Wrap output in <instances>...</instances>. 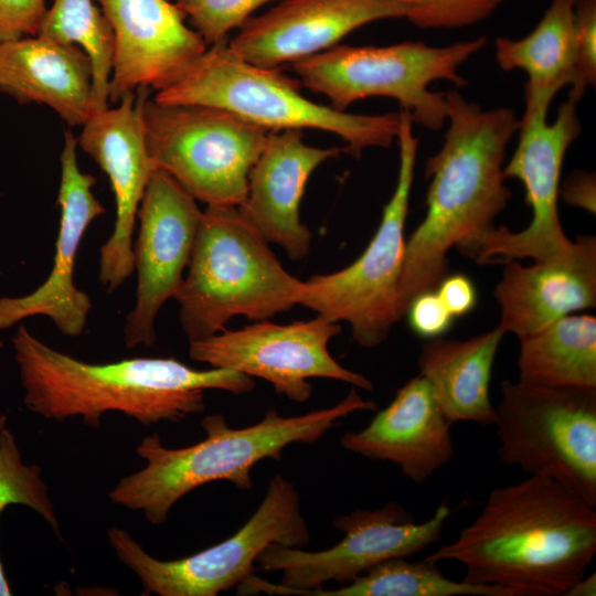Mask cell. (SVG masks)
I'll return each mask as SVG.
<instances>
[{"instance_id": "29", "label": "cell", "mask_w": 596, "mask_h": 596, "mask_svg": "<svg viewBox=\"0 0 596 596\" xmlns=\"http://www.w3.org/2000/svg\"><path fill=\"white\" fill-rule=\"evenodd\" d=\"M10 504H22L33 509L60 534L47 487L40 467L26 465L13 434L4 427L0 433V514ZM11 595L0 561V596Z\"/></svg>"}, {"instance_id": "16", "label": "cell", "mask_w": 596, "mask_h": 596, "mask_svg": "<svg viewBox=\"0 0 596 596\" xmlns=\"http://www.w3.org/2000/svg\"><path fill=\"white\" fill-rule=\"evenodd\" d=\"M151 89L125 95L117 107L94 113L82 126L77 145L106 173L115 198L111 234L99 249L98 279L108 292L134 273V232L146 185L156 170L149 156L141 107Z\"/></svg>"}, {"instance_id": "10", "label": "cell", "mask_w": 596, "mask_h": 596, "mask_svg": "<svg viewBox=\"0 0 596 596\" xmlns=\"http://www.w3.org/2000/svg\"><path fill=\"white\" fill-rule=\"evenodd\" d=\"M145 138L156 167L196 201L241 206L249 172L269 130L212 106L164 105L147 95L141 107Z\"/></svg>"}, {"instance_id": "26", "label": "cell", "mask_w": 596, "mask_h": 596, "mask_svg": "<svg viewBox=\"0 0 596 596\" xmlns=\"http://www.w3.org/2000/svg\"><path fill=\"white\" fill-rule=\"evenodd\" d=\"M519 381L596 389V318L564 316L520 338Z\"/></svg>"}, {"instance_id": "12", "label": "cell", "mask_w": 596, "mask_h": 596, "mask_svg": "<svg viewBox=\"0 0 596 596\" xmlns=\"http://www.w3.org/2000/svg\"><path fill=\"white\" fill-rule=\"evenodd\" d=\"M451 509L440 503L434 514L416 522L401 504L386 503L375 510H354L337 517L332 524L344 533L336 545L322 551L266 546L256 558L262 571L281 572L279 584L255 574L237 585V595H281L290 589L323 587L329 582L347 584L371 567L393 558H407L438 542Z\"/></svg>"}, {"instance_id": "1", "label": "cell", "mask_w": 596, "mask_h": 596, "mask_svg": "<svg viewBox=\"0 0 596 596\" xmlns=\"http://www.w3.org/2000/svg\"><path fill=\"white\" fill-rule=\"evenodd\" d=\"M596 553V509L549 478L529 476L492 489L457 538L424 561H455L462 581L497 585L511 596H560Z\"/></svg>"}, {"instance_id": "25", "label": "cell", "mask_w": 596, "mask_h": 596, "mask_svg": "<svg viewBox=\"0 0 596 596\" xmlns=\"http://www.w3.org/2000/svg\"><path fill=\"white\" fill-rule=\"evenodd\" d=\"M571 0H552L543 18L526 36H500L494 42V58L505 72L522 70L524 111L549 113L555 95L571 85L574 75V20Z\"/></svg>"}, {"instance_id": "23", "label": "cell", "mask_w": 596, "mask_h": 596, "mask_svg": "<svg viewBox=\"0 0 596 596\" xmlns=\"http://www.w3.org/2000/svg\"><path fill=\"white\" fill-rule=\"evenodd\" d=\"M0 91L52 108L68 126L93 115V74L78 45L38 34L0 42Z\"/></svg>"}, {"instance_id": "36", "label": "cell", "mask_w": 596, "mask_h": 596, "mask_svg": "<svg viewBox=\"0 0 596 596\" xmlns=\"http://www.w3.org/2000/svg\"><path fill=\"white\" fill-rule=\"evenodd\" d=\"M558 195L567 204L578 206L595 214L596 181L595 174L574 172L560 185Z\"/></svg>"}, {"instance_id": "13", "label": "cell", "mask_w": 596, "mask_h": 596, "mask_svg": "<svg viewBox=\"0 0 596 596\" xmlns=\"http://www.w3.org/2000/svg\"><path fill=\"white\" fill-rule=\"evenodd\" d=\"M547 114L523 113L517 148L503 168L505 178H515L524 185L531 222L520 232L501 226L480 237L462 253L477 264L546 260L572 244L562 228L557 201L563 161L582 126L576 104L568 99L560 105L553 123H547Z\"/></svg>"}, {"instance_id": "27", "label": "cell", "mask_w": 596, "mask_h": 596, "mask_svg": "<svg viewBox=\"0 0 596 596\" xmlns=\"http://www.w3.org/2000/svg\"><path fill=\"white\" fill-rule=\"evenodd\" d=\"M299 596H511L497 585H479L447 578L436 563L393 558L333 589H290Z\"/></svg>"}, {"instance_id": "34", "label": "cell", "mask_w": 596, "mask_h": 596, "mask_svg": "<svg viewBox=\"0 0 596 596\" xmlns=\"http://www.w3.org/2000/svg\"><path fill=\"white\" fill-rule=\"evenodd\" d=\"M405 316L413 332L429 340L446 333L455 319L435 290L417 295L408 305Z\"/></svg>"}, {"instance_id": "30", "label": "cell", "mask_w": 596, "mask_h": 596, "mask_svg": "<svg viewBox=\"0 0 596 596\" xmlns=\"http://www.w3.org/2000/svg\"><path fill=\"white\" fill-rule=\"evenodd\" d=\"M277 0H173L207 46L227 40L259 7Z\"/></svg>"}, {"instance_id": "24", "label": "cell", "mask_w": 596, "mask_h": 596, "mask_svg": "<svg viewBox=\"0 0 596 596\" xmlns=\"http://www.w3.org/2000/svg\"><path fill=\"white\" fill-rule=\"evenodd\" d=\"M504 334L497 327L468 340L439 337L423 344L417 361L419 375L430 385L450 424H494L496 407L490 400V380Z\"/></svg>"}, {"instance_id": "6", "label": "cell", "mask_w": 596, "mask_h": 596, "mask_svg": "<svg viewBox=\"0 0 596 596\" xmlns=\"http://www.w3.org/2000/svg\"><path fill=\"white\" fill-rule=\"evenodd\" d=\"M222 41L207 49L153 99L164 105H203L228 110L269 131L305 128L337 135L345 151L389 148L397 137L400 111L359 115L317 104L300 93V81L278 67L252 64Z\"/></svg>"}, {"instance_id": "8", "label": "cell", "mask_w": 596, "mask_h": 596, "mask_svg": "<svg viewBox=\"0 0 596 596\" xmlns=\"http://www.w3.org/2000/svg\"><path fill=\"white\" fill-rule=\"evenodd\" d=\"M496 407L497 455L596 508V389L504 380Z\"/></svg>"}, {"instance_id": "17", "label": "cell", "mask_w": 596, "mask_h": 596, "mask_svg": "<svg viewBox=\"0 0 596 596\" xmlns=\"http://www.w3.org/2000/svg\"><path fill=\"white\" fill-rule=\"evenodd\" d=\"M77 147V138L66 130L60 158V227L51 273L32 292L0 298V330L36 316L51 319L57 330L67 337H77L86 328L92 301L75 285L74 268L87 227L104 214L105 209L92 191L96 179L79 169Z\"/></svg>"}, {"instance_id": "11", "label": "cell", "mask_w": 596, "mask_h": 596, "mask_svg": "<svg viewBox=\"0 0 596 596\" xmlns=\"http://www.w3.org/2000/svg\"><path fill=\"white\" fill-rule=\"evenodd\" d=\"M108 541L118 560L142 585L141 595L216 596L254 574L257 556L269 544L305 547L310 532L295 486L280 475L247 522L226 540L195 554L161 561L124 529L110 528Z\"/></svg>"}, {"instance_id": "15", "label": "cell", "mask_w": 596, "mask_h": 596, "mask_svg": "<svg viewBox=\"0 0 596 596\" xmlns=\"http://www.w3.org/2000/svg\"><path fill=\"white\" fill-rule=\"evenodd\" d=\"M198 201L168 172L156 169L140 205L132 245L136 300L126 317L127 348L156 342L159 310L175 297L188 267L202 212Z\"/></svg>"}, {"instance_id": "5", "label": "cell", "mask_w": 596, "mask_h": 596, "mask_svg": "<svg viewBox=\"0 0 596 596\" xmlns=\"http://www.w3.org/2000/svg\"><path fill=\"white\" fill-rule=\"evenodd\" d=\"M268 244L238 206L206 205L174 297L189 342L221 332L234 317L267 320L297 305L302 280Z\"/></svg>"}, {"instance_id": "7", "label": "cell", "mask_w": 596, "mask_h": 596, "mask_svg": "<svg viewBox=\"0 0 596 596\" xmlns=\"http://www.w3.org/2000/svg\"><path fill=\"white\" fill-rule=\"evenodd\" d=\"M486 44V36L446 46L415 41L387 46L337 44L292 63V68L301 84L324 95L337 110L345 111L368 97H391L414 123L437 131L446 123L445 93L430 92L428 85L445 79L466 86L458 70Z\"/></svg>"}, {"instance_id": "9", "label": "cell", "mask_w": 596, "mask_h": 596, "mask_svg": "<svg viewBox=\"0 0 596 596\" xmlns=\"http://www.w3.org/2000/svg\"><path fill=\"white\" fill-rule=\"evenodd\" d=\"M413 125L411 114L401 109L396 185L364 252L341 270L302 280L297 298V305L317 316L348 322L353 339L363 348L383 343L401 320L397 302L406 242L404 226L418 149Z\"/></svg>"}, {"instance_id": "21", "label": "cell", "mask_w": 596, "mask_h": 596, "mask_svg": "<svg viewBox=\"0 0 596 596\" xmlns=\"http://www.w3.org/2000/svg\"><path fill=\"white\" fill-rule=\"evenodd\" d=\"M493 295L501 312L498 327L518 339L595 307L596 237L578 236L561 254L531 266L504 263Z\"/></svg>"}, {"instance_id": "18", "label": "cell", "mask_w": 596, "mask_h": 596, "mask_svg": "<svg viewBox=\"0 0 596 596\" xmlns=\"http://www.w3.org/2000/svg\"><path fill=\"white\" fill-rule=\"evenodd\" d=\"M114 36L108 102L138 88L161 91L207 49L170 0H96Z\"/></svg>"}, {"instance_id": "28", "label": "cell", "mask_w": 596, "mask_h": 596, "mask_svg": "<svg viewBox=\"0 0 596 596\" xmlns=\"http://www.w3.org/2000/svg\"><path fill=\"white\" fill-rule=\"evenodd\" d=\"M39 34L78 45L85 51L92 64L93 110L106 109L114 36L106 17L94 0H54Z\"/></svg>"}, {"instance_id": "22", "label": "cell", "mask_w": 596, "mask_h": 596, "mask_svg": "<svg viewBox=\"0 0 596 596\" xmlns=\"http://www.w3.org/2000/svg\"><path fill=\"white\" fill-rule=\"evenodd\" d=\"M451 424L428 382L417 375L359 432H347L341 446L371 460L396 465L414 483L426 482L454 457Z\"/></svg>"}, {"instance_id": "3", "label": "cell", "mask_w": 596, "mask_h": 596, "mask_svg": "<svg viewBox=\"0 0 596 596\" xmlns=\"http://www.w3.org/2000/svg\"><path fill=\"white\" fill-rule=\"evenodd\" d=\"M12 345L26 408L51 421L79 417L93 428L108 412L143 426L177 424L204 411L206 390L241 395L255 387V380L238 371L196 370L174 358L82 361L53 349L22 324Z\"/></svg>"}, {"instance_id": "39", "label": "cell", "mask_w": 596, "mask_h": 596, "mask_svg": "<svg viewBox=\"0 0 596 596\" xmlns=\"http://www.w3.org/2000/svg\"><path fill=\"white\" fill-rule=\"evenodd\" d=\"M573 3L575 2V0H571Z\"/></svg>"}, {"instance_id": "33", "label": "cell", "mask_w": 596, "mask_h": 596, "mask_svg": "<svg viewBox=\"0 0 596 596\" xmlns=\"http://www.w3.org/2000/svg\"><path fill=\"white\" fill-rule=\"evenodd\" d=\"M46 12L45 0H0V42L38 35Z\"/></svg>"}, {"instance_id": "19", "label": "cell", "mask_w": 596, "mask_h": 596, "mask_svg": "<svg viewBox=\"0 0 596 596\" xmlns=\"http://www.w3.org/2000/svg\"><path fill=\"white\" fill-rule=\"evenodd\" d=\"M407 13L397 0H281L247 19L227 45L244 61L277 67L328 50L364 24Z\"/></svg>"}, {"instance_id": "31", "label": "cell", "mask_w": 596, "mask_h": 596, "mask_svg": "<svg viewBox=\"0 0 596 596\" xmlns=\"http://www.w3.org/2000/svg\"><path fill=\"white\" fill-rule=\"evenodd\" d=\"M408 9L406 19L422 29H456L476 24L503 0H397Z\"/></svg>"}, {"instance_id": "14", "label": "cell", "mask_w": 596, "mask_h": 596, "mask_svg": "<svg viewBox=\"0 0 596 596\" xmlns=\"http://www.w3.org/2000/svg\"><path fill=\"white\" fill-rule=\"evenodd\" d=\"M339 322L321 316L310 320L278 324L259 320L236 330H222L209 338L191 341L192 360L211 368L231 369L269 382L277 394L306 402L312 393L310 379L321 377L349 383L365 391L373 383L363 374L339 364L328 344L340 334Z\"/></svg>"}, {"instance_id": "2", "label": "cell", "mask_w": 596, "mask_h": 596, "mask_svg": "<svg viewBox=\"0 0 596 596\" xmlns=\"http://www.w3.org/2000/svg\"><path fill=\"white\" fill-rule=\"evenodd\" d=\"M445 99L444 143L425 164V178L430 179L426 214L405 242L397 302L401 319L417 295L435 290L448 274L449 249L462 254L491 232L511 198L503 161L519 129L514 110H485L455 89L445 93Z\"/></svg>"}, {"instance_id": "4", "label": "cell", "mask_w": 596, "mask_h": 596, "mask_svg": "<svg viewBox=\"0 0 596 596\" xmlns=\"http://www.w3.org/2000/svg\"><path fill=\"white\" fill-rule=\"evenodd\" d=\"M374 409L375 402L362 398L352 387L331 407L296 416H283L272 408L258 423L244 428L230 427L222 414L207 415L201 423L206 437L188 447L168 448L158 434L148 435L136 448L146 465L121 478L109 491V500L160 525L190 491L217 480L251 489V470L258 461L281 460L287 446L315 444L341 418Z\"/></svg>"}, {"instance_id": "38", "label": "cell", "mask_w": 596, "mask_h": 596, "mask_svg": "<svg viewBox=\"0 0 596 596\" xmlns=\"http://www.w3.org/2000/svg\"><path fill=\"white\" fill-rule=\"evenodd\" d=\"M7 416L3 414H0V433L1 430L7 427Z\"/></svg>"}, {"instance_id": "37", "label": "cell", "mask_w": 596, "mask_h": 596, "mask_svg": "<svg viewBox=\"0 0 596 596\" xmlns=\"http://www.w3.org/2000/svg\"><path fill=\"white\" fill-rule=\"evenodd\" d=\"M594 596L596 595V574H585L565 594V596Z\"/></svg>"}, {"instance_id": "32", "label": "cell", "mask_w": 596, "mask_h": 596, "mask_svg": "<svg viewBox=\"0 0 596 596\" xmlns=\"http://www.w3.org/2000/svg\"><path fill=\"white\" fill-rule=\"evenodd\" d=\"M573 20L575 64L567 99L577 104L596 83V0H575Z\"/></svg>"}, {"instance_id": "20", "label": "cell", "mask_w": 596, "mask_h": 596, "mask_svg": "<svg viewBox=\"0 0 596 596\" xmlns=\"http://www.w3.org/2000/svg\"><path fill=\"white\" fill-rule=\"evenodd\" d=\"M345 148H318L304 141L302 130L270 131L248 175L244 203L238 206L268 243H275L291 260L310 252L311 233L299 209L311 173Z\"/></svg>"}, {"instance_id": "35", "label": "cell", "mask_w": 596, "mask_h": 596, "mask_svg": "<svg viewBox=\"0 0 596 596\" xmlns=\"http://www.w3.org/2000/svg\"><path fill=\"white\" fill-rule=\"evenodd\" d=\"M435 291L454 318L468 315L477 305V289L464 274H447Z\"/></svg>"}]
</instances>
